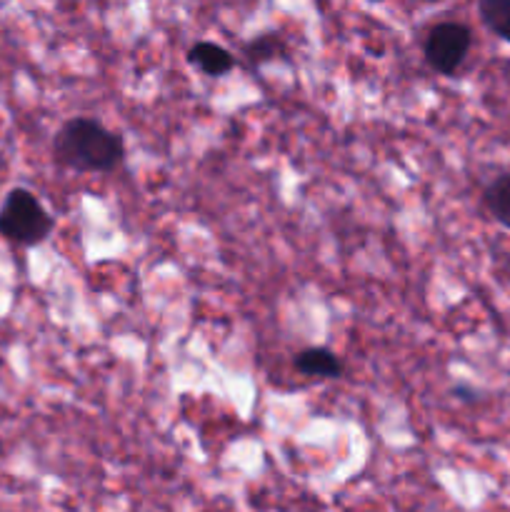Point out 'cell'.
Returning a JSON list of instances; mask_svg holds the SVG:
<instances>
[{
  "label": "cell",
  "mask_w": 510,
  "mask_h": 512,
  "mask_svg": "<svg viewBox=\"0 0 510 512\" xmlns=\"http://www.w3.org/2000/svg\"><path fill=\"white\" fill-rule=\"evenodd\" d=\"M280 50H283V45H280L278 35H260V38L250 40L245 53L253 63H265V60H273Z\"/></svg>",
  "instance_id": "8"
},
{
  "label": "cell",
  "mask_w": 510,
  "mask_h": 512,
  "mask_svg": "<svg viewBox=\"0 0 510 512\" xmlns=\"http://www.w3.org/2000/svg\"><path fill=\"white\" fill-rule=\"evenodd\" d=\"M295 370L310 375V378H340L343 375V363L328 348H305L295 358Z\"/></svg>",
  "instance_id": "4"
},
{
  "label": "cell",
  "mask_w": 510,
  "mask_h": 512,
  "mask_svg": "<svg viewBox=\"0 0 510 512\" xmlns=\"http://www.w3.org/2000/svg\"><path fill=\"white\" fill-rule=\"evenodd\" d=\"M188 60L193 65H198L205 75H225L228 70H233L235 58L223 48V45L215 43H195L190 48Z\"/></svg>",
  "instance_id": "5"
},
{
  "label": "cell",
  "mask_w": 510,
  "mask_h": 512,
  "mask_svg": "<svg viewBox=\"0 0 510 512\" xmlns=\"http://www.w3.org/2000/svg\"><path fill=\"white\" fill-rule=\"evenodd\" d=\"M478 13L498 38L510 43V0H478Z\"/></svg>",
  "instance_id": "7"
},
{
  "label": "cell",
  "mask_w": 510,
  "mask_h": 512,
  "mask_svg": "<svg viewBox=\"0 0 510 512\" xmlns=\"http://www.w3.org/2000/svg\"><path fill=\"white\" fill-rule=\"evenodd\" d=\"M53 230V218L38 198L25 188H13L0 208V235L15 245H38Z\"/></svg>",
  "instance_id": "2"
},
{
  "label": "cell",
  "mask_w": 510,
  "mask_h": 512,
  "mask_svg": "<svg viewBox=\"0 0 510 512\" xmlns=\"http://www.w3.org/2000/svg\"><path fill=\"white\" fill-rule=\"evenodd\" d=\"M485 205L500 225L510 228V175H500L485 188Z\"/></svg>",
  "instance_id": "6"
},
{
  "label": "cell",
  "mask_w": 510,
  "mask_h": 512,
  "mask_svg": "<svg viewBox=\"0 0 510 512\" xmlns=\"http://www.w3.org/2000/svg\"><path fill=\"white\" fill-rule=\"evenodd\" d=\"M375 3H380V0H375ZM430 3H433V0H430Z\"/></svg>",
  "instance_id": "9"
},
{
  "label": "cell",
  "mask_w": 510,
  "mask_h": 512,
  "mask_svg": "<svg viewBox=\"0 0 510 512\" xmlns=\"http://www.w3.org/2000/svg\"><path fill=\"white\" fill-rule=\"evenodd\" d=\"M123 155V138L90 118L68 120L53 138L55 163L78 173H108Z\"/></svg>",
  "instance_id": "1"
},
{
  "label": "cell",
  "mask_w": 510,
  "mask_h": 512,
  "mask_svg": "<svg viewBox=\"0 0 510 512\" xmlns=\"http://www.w3.org/2000/svg\"><path fill=\"white\" fill-rule=\"evenodd\" d=\"M470 50V30L463 23H440L425 40V60L440 75H453Z\"/></svg>",
  "instance_id": "3"
}]
</instances>
